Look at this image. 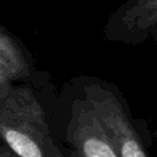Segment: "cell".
<instances>
[{"label": "cell", "mask_w": 157, "mask_h": 157, "mask_svg": "<svg viewBox=\"0 0 157 157\" xmlns=\"http://www.w3.org/2000/svg\"><path fill=\"white\" fill-rule=\"evenodd\" d=\"M83 99L96 114L118 157H148L121 101L104 85L88 83Z\"/></svg>", "instance_id": "2"}, {"label": "cell", "mask_w": 157, "mask_h": 157, "mask_svg": "<svg viewBox=\"0 0 157 157\" xmlns=\"http://www.w3.org/2000/svg\"><path fill=\"white\" fill-rule=\"evenodd\" d=\"M28 59L16 38L0 26V99H2L12 83L29 76Z\"/></svg>", "instance_id": "5"}, {"label": "cell", "mask_w": 157, "mask_h": 157, "mask_svg": "<svg viewBox=\"0 0 157 157\" xmlns=\"http://www.w3.org/2000/svg\"><path fill=\"white\" fill-rule=\"evenodd\" d=\"M0 157H20V156L16 155L5 142L0 140Z\"/></svg>", "instance_id": "6"}, {"label": "cell", "mask_w": 157, "mask_h": 157, "mask_svg": "<svg viewBox=\"0 0 157 157\" xmlns=\"http://www.w3.org/2000/svg\"><path fill=\"white\" fill-rule=\"evenodd\" d=\"M156 135H157V132H156Z\"/></svg>", "instance_id": "7"}, {"label": "cell", "mask_w": 157, "mask_h": 157, "mask_svg": "<svg viewBox=\"0 0 157 157\" xmlns=\"http://www.w3.org/2000/svg\"><path fill=\"white\" fill-rule=\"evenodd\" d=\"M157 27V0H128L108 18L104 38L125 44L145 42Z\"/></svg>", "instance_id": "4"}, {"label": "cell", "mask_w": 157, "mask_h": 157, "mask_svg": "<svg viewBox=\"0 0 157 157\" xmlns=\"http://www.w3.org/2000/svg\"><path fill=\"white\" fill-rule=\"evenodd\" d=\"M66 157H118L96 114L82 98L71 105L65 136Z\"/></svg>", "instance_id": "3"}, {"label": "cell", "mask_w": 157, "mask_h": 157, "mask_svg": "<svg viewBox=\"0 0 157 157\" xmlns=\"http://www.w3.org/2000/svg\"><path fill=\"white\" fill-rule=\"evenodd\" d=\"M0 140L20 157H66L50 136L45 113L26 86L0 99Z\"/></svg>", "instance_id": "1"}]
</instances>
